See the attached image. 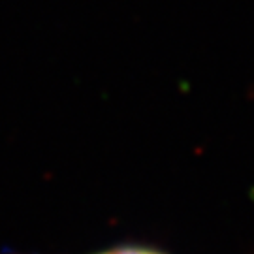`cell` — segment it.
Masks as SVG:
<instances>
[{
  "label": "cell",
  "instance_id": "6da1fadb",
  "mask_svg": "<svg viewBox=\"0 0 254 254\" xmlns=\"http://www.w3.org/2000/svg\"><path fill=\"white\" fill-rule=\"evenodd\" d=\"M96 254H164L158 253L154 249H147V247H115V249H109V251H102Z\"/></svg>",
  "mask_w": 254,
  "mask_h": 254
}]
</instances>
